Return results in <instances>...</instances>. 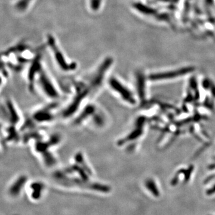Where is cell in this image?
Returning a JSON list of instances; mask_svg holds the SVG:
<instances>
[{
	"instance_id": "obj_7",
	"label": "cell",
	"mask_w": 215,
	"mask_h": 215,
	"mask_svg": "<svg viewBox=\"0 0 215 215\" xmlns=\"http://www.w3.org/2000/svg\"><path fill=\"white\" fill-rule=\"evenodd\" d=\"M34 118L35 120L39 121V122H45L51 120L52 118V116L50 112H48V111L46 109L44 111H38L35 115Z\"/></svg>"
},
{
	"instance_id": "obj_1",
	"label": "cell",
	"mask_w": 215,
	"mask_h": 215,
	"mask_svg": "<svg viewBox=\"0 0 215 215\" xmlns=\"http://www.w3.org/2000/svg\"><path fill=\"white\" fill-rule=\"evenodd\" d=\"M48 44L52 52H53L55 60L62 69H63V71H69L74 68L75 66L73 64L68 63V61H66L65 56L59 49V47L57 46L53 37H50L48 38Z\"/></svg>"
},
{
	"instance_id": "obj_12",
	"label": "cell",
	"mask_w": 215,
	"mask_h": 215,
	"mask_svg": "<svg viewBox=\"0 0 215 215\" xmlns=\"http://www.w3.org/2000/svg\"><path fill=\"white\" fill-rule=\"evenodd\" d=\"M90 7L93 11H97L100 7L102 4V0H90Z\"/></svg>"
},
{
	"instance_id": "obj_2",
	"label": "cell",
	"mask_w": 215,
	"mask_h": 215,
	"mask_svg": "<svg viewBox=\"0 0 215 215\" xmlns=\"http://www.w3.org/2000/svg\"><path fill=\"white\" fill-rule=\"evenodd\" d=\"M111 87L116 92L120 94L124 100L130 104H135L136 100L133 96L130 91L115 78H111L109 81Z\"/></svg>"
},
{
	"instance_id": "obj_6",
	"label": "cell",
	"mask_w": 215,
	"mask_h": 215,
	"mask_svg": "<svg viewBox=\"0 0 215 215\" xmlns=\"http://www.w3.org/2000/svg\"><path fill=\"white\" fill-rule=\"evenodd\" d=\"M30 198L33 201H39L43 198L45 185L41 182H34L30 185Z\"/></svg>"
},
{
	"instance_id": "obj_11",
	"label": "cell",
	"mask_w": 215,
	"mask_h": 215,
	"mask_svg": "<svg viewBox=\"0 0 215 215\" xmlns=\"http://www.w3.org/2000/svg\"><path fill=\"white\" fill-rule=\"evenodd\" d=\"M32 1V0H20L17 2L16 4V7L19 9V10H25L28 7L29 4Z\"/></svg>"
},
{
	"instance_id": "obj_10",
	"label": "cell",
	"mask_w": 215,
	"mask_h": 215,
	"mask_svg": "<svg viewBox=\"0 0 215 215\" xmlns=\"http://www.w3.org/2000/svg\"><path fill=\"white\" fill-rule=\"evenodd\" d=\"M146 187L148 190L152 192L155 196L158 197L159 195V191L157 188V186L153 180H148L146 182Z\"/></svg>"
},
{
	"instance_id": "obj_4",
	"label": "cell",
	"mask_w": 215,
	"mask_h": 215,
	"mask_svg": "<svg viewBox=\"0 0 215 215\" xmlns=\"http://www.w3.org/2000/svg\"><path fill=\"white\" fill-rule=\"evenodd\" d=\"M39 84L43 91L50 98H55L58 96V93L54 87L52 81L47 75L44 71L41 70L39 74Z\"/></svg>"
},
{
	"instance_id": "obj_8",
	"label": "cell",
	"mask_w": 215,
	"mask_h": 215,
	"mask_svg": "<svg viewBox=\"0 0 215 215\" xmlns=\"http://www.w3.org/2000/svg\"><path fill=\"white\" fill-rule=\"evenodd\" d=\"M137 87L140 99L145 98V80L142 74H138L137 75Z\"/></svg>"
},
{
	"instance_id": "obj_5",
	"label": "cell",
	"mask_w": 215,
	"mask_h": 215,
	"mask_svg": "<svg viewBox=\"0 0 215 215\" xmlns=\"http://www.w3.org/2000/svg\"><path fill=\"white\" fill-rule=\"evenodd\" d=\"M27 182V177L25 176H21L19 177L12 184L10 185L8 190V194L10 197L16 198L20 195L22 191L24 186Z\"/></svg>"
},
{
	"instance_id": "obj_13",
	"label": "cell",
	"mask_w": 215,
	"mask_h": 215,
	"mask_svg": "<svg viewBox=\"0 0 215 215\" xmlns=\"http://www.w3.org/2000/svg\"><path fill=\"white\" fill-rule=\"evenodd\" d=\"M215 185L213 186V187H212L211 189H210V190H208V192H207V194H209V195H210V194H215Z\"/></svg>"
},
{
	"instance_id": "obj_9",
	"label": "cell",
	"mask_w": 215,
	"mask_h": 215,
	"mask_svg": "<svg viewBox=\"0 0 215 215\" xmlns=\"http://www.w3.org/2000/svg\"><path fill=\"white\" fill-rule=\"evenodd\" d=\"M7 105L8 110L9 112H10L11 121L15 123H17L19 121V117L17 114L15 108L13 107V105L10 102H8Z\"/></svg>"
},
{
	"instance_id": "obj_3",
	"label": "cell",
	"mask_w": 215,
	"mask_h": 215,
	"mask_svg": "<svg viewBox=\"0 0 215 215\" xmlns=\"http://www.w3.org/2000/svg\"><path fill=\"white\" fill-rule=\"evenodd\" d=\"M193 70L194 68L192 67L176 69L173 71H170L168 72L152 74L149 77V78L152 80H166V79H172V78L173 79L175 78L188 74L191 72Z\"/></svg>"
}]
</instances>
